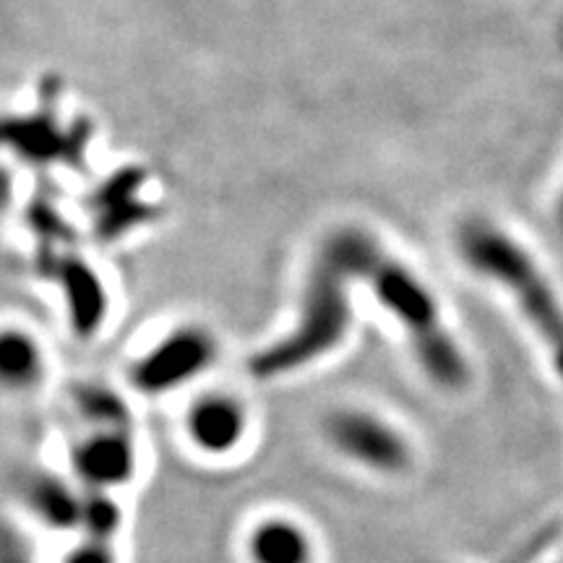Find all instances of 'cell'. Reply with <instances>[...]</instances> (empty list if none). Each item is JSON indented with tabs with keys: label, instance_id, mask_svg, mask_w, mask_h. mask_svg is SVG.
I'll return each instance as SVG.
<instances>
[{
	"label": "cell",
	"instance_id": "6da1fadb",
	"mask_svg": "<svg viewBox=\"0 0 563 563\" xmlns=\"http://www.w3.org/2000/svg\"><path fill=\"white\" fill-rule=\"evenodd\" d=\"M329 241L347 262L355 279L368 285L373 298L402 327L415 361L435 389L462 391L473 382L467 355L449 332L439 300L428 290L426 282L415 277L410 266L391 258L365 232L347 230L332 235Z\"/></svg>",
	"mask_w": 563,
	"mask_h": 563
},
{
	"label": "cell",
	"instance_id": "8992f818",
	"mask_svg": "<svg viewBox=\"0 0 563 563\" xmlns=\"http://www.w3.org/2000/svg\"><path fill=\"white\" fill-rule=\"evenodd\" d=\"M70 473L84 490L115 493L139 475L133 428H89L70 446Z\"/></svg>",
	"mask_w": 563,
	"mask_h": 563
},
{
	"label": "cell",
	"instance_id": "52a82bcc",
	"mask_svg": "<svg viewBox=\"0 0 563 563\" xmlns=\"http://www.w3.org/2000/svg\"><path fill=\"white\" fill-rule=\"evenodd\" d=\"M186 439L207 460H228L243 446L251 431V415L235 394L207 391L188 405Z\"/></svg>",
	"mask_w": 563,
	"mask_h": 563
},
{
	"label": "cell",
	"instance_id": "277c9868",
	"mask_svg": "<svg viewBox=\"0 0 563 563\" xmlns=\"http://www.w3.org/2000/svg\"><path fill=\"white\" fill-rule=\"evenodd\" d=\"M321 435L334 454L378 477H402L415 467L407 433L382 412L342 405L323 415Z\"/></svg>",
	"mask_w": 563,
	"mask_h": 563
},
{
	"label": "cell",
	"instance_id": "5bb4252c",
	"mask_svg": "<svg viewBox=\"0 0 563 563\" xmlns=\"http://www.w3.org/2000/svg\"><path fill=\"white\" fill-rule=\"evenodd\" d=\"M63 563H118L115 543H102V540L84 538L81 543L63 559Z\"/></svg>",
	"mask_w": 563,
	"mask_h": 563
},
{
	"label": "cell",
	"instance_id": "7c38bea8",
	"mask_svg": "<svg viewBox=\"0 0 563 563\" xmlns=\"http://www.w3.org/2000/svg\"><path fill=\"white\" fill-rule=\"evenodd\" d=\"M68 399L79 420L87 422V431L89 428H133L129 402L110 386L81 382L70 389Z\"/></svg>",
	"mask_w": 563,
	"mask_h": 563
},
{
	"label": "cell",
	"instance_id": "5b68a950",
	"mask_svg": "<svg viewBox=\"0 0 563 563\" xmlns=\"http://www.w3.org/2000/svg\"><path fill=\"white\" fill-rule=\"evenodd\" d=\"M217 363V342L207 329L180 327L131 365L133 389L146 397L178 391Z\"/></svg>",
	"mask_w": 563,
	"mask_h": 563
},
{
	"label": "cell",
	"instance_id": "9c48e42d",
	"mask_svg": "<svg viewBox=\"0 0 563 563\" xmlns=\"http://www.w3.org/2000/svg\"><path fill=\"white\" fill-rule=\"evenodd\" d=\"M51 269L66 295L70 329L79 340H91L108 319V292H104L102 279L74 253H63L51 264Z\"/></svg>",
	"mask_w": 563,
	"mask_h": 563
},
{
	"label": "cell",
	"instance_id": "8fae6325",
	"mask_svg": "<svg viewBox=\"0 0 563 563\" xmlns=\"http://www.w3.org/2000/svg\"><path fill=\"white\" fill-rule=\"evenodd\" d=\"M0 378L11 391H30L45 378V355L24 329H5L0 340Z\"/></svg>",
	"mask_w": 563,
	"mask_h": 563
},
{
	"label": "cell",
	"instance_id": "30bf717a",
	"mask_svg": "<svg viewBox=\"0 0 563 563\" xmlns=\"http://www.w3.org/2000/svg\"><path fill=\"white\" fill-rule=\"evenodd\" d=\"M243 553L249 563H316L319 545L300 519L272 514L249 527Z\"/></svg>",
	"mask_w": 563,
	"mask_h": 563
},
{
	"label": "cell",
	"instance_id": "4fadbf2b",
	"mask_svg": "<svg viewBox=\"0 0 563 563\" xmlns=\"http://www.w3.org/2000/svg\"><path fill=\"white\" fill-rule=\"evenodd\" d=\"M123 525V509L118 506L112 493L104 490H84V514H81V534L89 540H102V543H115V534Z\"/></svg>",
	"mask_w": 563,
	"mask_h": 563
},
{
	"label": "cell",
	"instance_id": "3957f363",
	"mask_svg": "<svg viewBox=\"0 0 563 563\" xmlns=\"http://www.w3.org/2000/svg\"><path fill=\"white\" fill-rule=\"evenodd\" d=\"M460 253L470 269L509 290L534 332L551 347L563 376V311L543 272L534 266L522 245L511 241L504 230L475 220L460 230Z\"/></svg>",
	"mask_w": 563,
	"mask_h": 563
},
{
	"label": "cell",
	"instance_id": "2e32d148",
	"mask_svg": "<svg viewBox=\"0 0 563 563\" xmlns=\"http://www.w3.org/2000/svg\"><path fill=\"white\" fill-rule=\"evenodd\" d=\"M559 220H561V228H563V199L559 203Z\"/></svg>",
	"mask_w": 563,
	"mask_h": 563
},
{
	"label": "cell",
	"instance_id": "ba28073f",
	"mask_svg": "<svg viewBox=\"0 0 563 563\" xmlns=\"http://www.w3.org/2000/svg\"><path fill=\"white\" fill-rule=\"evenodd\" d=\"M19 504L34 522L53 532H79L84 488L47 467H19L13 475Z\"/></svg>",
	"mask_w": 563,
	"mask_h": 563
},
{
	"label": "cell",
	"instance_id": "7a4b0ae2",
	"mask_svg": "<svg viewBox=\"0 0 563 563\" xmlns=\"http://www.w3.org/2000/svg\"><path fill=\"white\" fill-rule=\"evenodd\" d=\"M355 274L332 241L323 243L302 290L298 321L279 340L264 344L249 357V373L256 382H279L311 368L340 350L352 329L350 285Z\"/></svg>",
	"mask_w": 563,
	"mask_h": 563
},
{
	"label": "cell",
	"instance_id": "9a60e30c",
	"mask_svg": "<svg viewBox=\"0 0 563 563\" xmlns=\"http://www.w3.org/2000/svg\"><path fill=\"white\" fill-rule=\"evenodd\" d=\"M3 563H34L30 551H26V545H19V540H13L11 530H5Z\"/></svg>",
	"mask_w": 563,
	"mask_h": 563
}]
</instances>
